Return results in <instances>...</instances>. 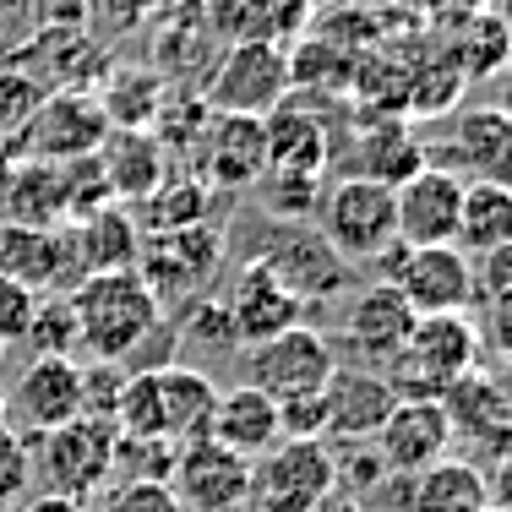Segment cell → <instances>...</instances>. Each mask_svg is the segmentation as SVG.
I'll return each mask as SVG.
<instances>
[{
	"instance_id": "6",
	"label": "cell",
	"mask_w": 512,
	"mask_h": 512,
	"mask_svg": "<svg viewBox=\"0 0 512 512\" xmlns=\"http://www.w3.org/2000/svg\"><path fill=\"white\" fill-rule=\"evenodd\" d=\"M371 267L382 284H393L409 300L414 316L474 306V262L458 246H404V240H393Z\"/></svg>"
},
{
	"instance_id": "44",
	"label": "cell",
	"mask_w": 512,
	"mask_h": 512,
	"mask_svg": "<svg viewBox=\"0 0 512 512\" xmlns=\"http://www.w3.org/2000/svg\"><path fill=\"white\" fill-rule=\"evenodd\" d=\"M11 164H17V158H11V142H0V186H6V175H11Z\"/></svg>"
},
{
	"instance_id": "15",
	"label": "cell",
	"mask_w": 512,
	"mask_h": 512,
	"mask_svg": "<svg viewBox=\"0 0 512 512\" xmlns=\"http://www.w3.org/2000/svg\"><path fill=\"white\" fill-rule=\"evenodd\" d=\"M0 273L39 295H71L82 284V262L71 246V229H28V224H0Z\"/></svg>"
},
{
	"instance_id": "12",
	"label": "cell",
	"mask_w": 512,
	"mask_h": 512,
	"mask_svg": "<svg viewBox=\"0 0 512 512\" xmlns=\"http://www.w3.org/2000/svg\"><path fill=\"white\" fill-rule=\"evenodd\" d=\"M218 256H224V229L191 224V229H169V235H142L137 273L164 306V300L202 295V284L218 273Z\"/></svg>"
},
{
	"instance_id": "33",
	"label": "cell",
	"mask_w": 512,
	"mask_h": 512,
	"mask_svg": "<svg viewBox=\"0 0 512 512\" xmlns=\"http://www.w3.org/2000/svg\"><path fill=\"white\" fill-rule=\"evenodd\" d=\"M355 164H360L355 175H365V180H382V186H398L404 175H414V169L425 164V148L409 137L404 126H393V120H387L382 131H371V137H365V148H360Z\"/></svg>"
},
{
	"instance_id": "43",
	"label": "cell",
	"mask_w": 512,
	"mask_h": 512,
	"mask_svg": "<svg viewBox=\"0 0 512 512\" xmlns=\"http://www.w3.org/2000/svg\"><path fill=\"white\" fill-rule=\"evenodd\" d=\"M17 512H88V502H77V496H55V491H44V496H33V502H22Z\"/></svg>"
},
{
	"instance_id": "13",
	"label": "cell",
	"mask_w": 512,
	"mask_h": 512,
	"mask_svg": "<svg viewBox=\"0 0 512 512\" xmlns=\"http://www.w3.org/2000/svg\"><path fill=\"white\" fill-rule=\"evenodd\" d=\"M371 453L387 474L409 480V474L431 469V463H442L453 453V420H447V409L436 398H398L387 409V420L376 425Z\"/></svg>"
},
{
	"instance_id": "9",
	"label": "cell",
	"mask_w": 512,
	"mask_h": 512,
	"mask_svg": "<svg viewBox=\"0 0 512 512\" xmlns=\"http://www.w3.org/2000/svg\"><path fill=\"white\" fill-rule=\"evenodd\" d=\"M39 474L50 480L55 496L93 502L115 480V425L77 414V420L44 431L39 436Z\"/></svg>"
},
{
	"instance_id": "32",
	"label": "cell",
	"mask_w": 512,
	"mask_h": 512,
	"mask_svg": "<svg viewBox=\"0 0 512 512\" xmlns=\"http://www.w3.org/2000/svg\"><path fill=\"white\" fill-rule=\"evenodd\" d=\"M137 207V229L142 235H169V229H191L207 224V207H213V186H202L197 175H164Z\"/></svg>"
},
{
	"instance_id": "35",
	"label": "cell",
	"mask_w": 512,
	"mask_h": 512,
	"mask_svg": "<svg viewBox=\"0 0 512 512\" xmlns=\"http://www.w3.org/2000/svg\"><path fill=\"white\" fill-rule=\"evenodd\" d=\"M262 202L273 218H311L316 202H322V175H295V169H262Z\"/></svg>"
},
{
	"instance_id": "31",
	"label": "cell",
	"mask_w": 512,
	"mask_h": 512,
	"mask_svg": "<svg viewBox=\"0 0 512 512\" xmlns=\"http://www.w3.org/2000/svg\"><path fill=\"white\" fill-rule=\"evenodd\" d=\"M93 93H99V104H104L115 131H153L158 104L169 99V82L148 66H115L104 77V88H93Z\"/></svg>"
},
{
	"instance_id": "41",
	"label": "cell",
	"mask_w": 512,
	"mask_h": 512,
	"mask_svg": "<svg viewBox=\"0 0 512 512\" xmlns=\"http://www.w3.org/2000/svg\"><path fill=\"white\" fill-rule=\"evenodd\" d=\"M39 289H28V284H17V278H6L0 273V344H22L28 338V327H33V316H39Z\"/></svg>"
},
{
	"instance_id": "23",
	"label": "cell",
	"mask_w": 512,
	"mask_h": 512,
	"mask_svg": "<svg viewBox=\"0 0 512 512\" xmlns=\"http://www.w3.org/2000/svg\"><path fill=\"white\" fill-rule=\"evenodd\" d=\"M409 327H414V311H409V300L398 295L393 284H365L355 300H349V311H344V338L360 349L365 360H393L398 349H404V338H409Z\"/></svg>"
},
{
	"instance_id": "38",
	"label": "cell",
	"mask_w": 512,
	"mask_h": 512,
	"mask_svg": "<svg viewBox=\"0 0 512 512\" xmlns=\"http://www.w3.org/2000/svg\"><path fill=\"white\" fill-rule=\"evenodd\" d=\"M22 344H33V355H71L77 344V316H71V300L66 295H44L39 300V316H33L28 338Z\"/></svg>"
},
{
	"instance_id": "26",
	"label": "cell",
	"mask_w": 512,
	"mask_h": 512,
	"mask_svg": "<svg viewBox=\"0 0 512 512\" xmlns=\"http://www.w3.org/2000/svg\"><path fill=\"white\" fill-rule=\"evenodd\" d=\"M71 246H77V262L82 273H115V267H137V251H142V229H137V213L126 202H104L93 213L71 218Z\"/></svg>"
},
{
	"instance_id": "36",
	"label": "cell",
	"mask_w": 512,
	"mask_h": 512,
	"mask_svg": "<svg viewBox=\"0 0 512 512\" xmlns=\"http://www.w3.org/2000/svg\"><path fill=\"white\" fill-rule=\"evenodd\" d=\"M507 66V28L496 11L485 17H469V44H463V60H458V77L474 82V77H496Z\"/></svg>"
},
{
	"instance_id": "5",
	"label": "cell",
	"mask_w": 512,
	"mask_h": 512,
	"mask_svg": "<svg viewBox=\"0 0 512 512\" xmlns=\"http://www.w3.org/2000/svg\"><path fill=\"white\" fill-rule=\"evenodd\" d=\"M256 262L300 300V306H316V300H333L338 289H349V262L327 246V235L311 224V218H273L262 229V246H256Z\"/></svg>"
},
{
	"instance_id": "30",
	"label": "cell",
	"mask_w": 512,
	"mask_h": 512,
	"mask_svg": "<svg viewBox=\"0 0 512 512\" xmlns=\"http://www.w3.org/2000/svg\"><path fill=\"white\" fill-rule=\"evenodd\" d=\"M262 137H267V169H295V175H322L327 169V137L311 109L284 99L262 115Z\"/></svg>"
},
{
	"instance_id": "10",
	"label": "cell",
	"mask_w": 512,
	"mask_h": 512,
	"mask_svg": "<svg viewBox=\"0 0 512 512\" xmlns=\"http://www.w3.org/2000/svg\"><path fill=\"white\" fill-rule=\"evenodd\" d=\"M333 344L327 333H316L311 322H295L284 333H273L267 344H251L246 349V382L262 387L267 398H300V393H322L327 376H333Z\"/></svg>"
},
{
	"instance_id": "1",
	"label": "cell",
	"mask_w": 512,
	"mask_h": 512,
	"mask_svg": "<svg viewBox=\"0 0 512 512\" xmlns=\"http://www.w3.org/2000/svg\"><path fill=\"white\" fill-rule=\"evenodd\" d=\"M71 316H77V344L93 360H131L142 338L164 322V306L137 267H115V273H88L71 289Z\"/></svg>"
},
{
	"instance_id": "42",
	"label": "cell",
	"mask_w": 512,
	"mask_h": 512,
	"mask_svg": "<svg viewBox=\"0 0 512 512\" xmlns=\"http://www.w3.org/2000/svg\"><path fill=\"white\" fill-rule=\"evenodd\" d=\"M175 338H207L213 349H235V327H229L224 300L197 295V300H191V311H186V322L175 327Z\"/></svg>"
},
{
	"instance_id": "46",
	"label": "cell",
	"mask_w": 512,
	"mask_h": 512,
	"mask_svg": "<svg viewBox=\"0 0 512 512\" xmlns=\"http://www.w3.org/2000/svg\"><path fill=\"white\" fill-rule=\"evenodd\" d=\"M0 360H6V344H0Z\"/></svg>"
},
{
	"instance_id": "24",
	"label": "cell",
	"mask_w": 512,
	"mask_h": 512,
	"mask_svg": "<svg viewBox=\"0 0 512 512\" xmlns=\"http://www.w3.org/2000/svg\"><path fill=\"white\" fill-rule=\"evenodd\" d=\"M99 169H104V186L115 202H142L158 180L169 175V148L153 137V131H109L99 142Z\"/></svg>"
},
{
	"instance_id": "11",
	"label": "cell",
	"mask_w": 512,
	"mask_h": 512,
	"mask_svg": "<svg viewBox=\"0 0 512 512\" xmlns=\"http://www.w3.org/2000/svg\"><path fill=\"white\" fill-rule=\"evenodd\" d=\"M169 491H175L180 512H240L251 502V463L213 436L180 442L175 463H169Z\"/></svg>"
},
{
	"instance_id": "27",
	"label": "cell",
	"mask_w": 512,
	"mask_h": 512,
	"mask_svg": "<svg viewBox=\"0 0 512 512\" xmlns=\"http://www.w3.org/2000/svg\"><path fill=\"white\" fill-rule=\"evenodd\" d=\"M153 398H158V425H164V442H197L207 436V420H213V398L218 387L207 382L202 371H186V365H153Z\"/></svg>"
},
{
	"instance_id": "28",
	"label": "cell",
	"mask_w": 512,
	"mask_h": 512,
	"mask_svg": "<svg viewBox=\"0 0 512 512\" xmlns=\"http://www.w3.org/2000/svg\"><path fill=\"white\" fill-rule=\"evenodd\" d=\"M0 224H28V229H60L66 224V186H60V164L39 158H17L0 186Z\"/></svg>"
},
{
	"instance_id": "2",
	"label": "cell",
	"mask_w": 512,
	"mask_h": 512,
	"mask_svg": "<svg viewBox=\"0 0 512 512\" xmlns=\"http://www.w3.org/2000/svg\"><path fill=\"white\" fill-rule=\"evenodd\" d=\"M485 355V333L469 311H431L414 316L404 349L387 360V387L398 398H442L458 376H469Z\"/></svg>"
},
{
	"instance_id": "17",
	"label": "cell",
	"mask_w": 512,
	"mask_h": 512,
	"mask_svg": "<svg viewBox=\"0 0 512 512\" xmlns=\"http://www.w3.org/2000/svg\"><path fill=\"white\" fill-rule=\"evenodd\" d=\"M393 404H398V393L387 387L382 371L333 365V376H327V387H322V442L365 447Z\"/></svg>"
},
{
	"instance_id": "29",
	"label": "cell",
	"mask_w": 512,
	"mask_h": 512,
	"mask_svg": "<svg viewBox=\"0 0 512 512\" xmlns=\"http://www.w3.org/2000/svg\"><path fill=\"white\" fill-rule=\"evenodd\" d=\"M453 246L463 256H485L496 246H512V191H507V180H463Z\"/></svg>"
},
{
	"instance_id": "21",
	"label": "cell",
	"mask_w": 512,
	"mask_h": 512,
	"mask_svg": "<svg viewBox=\"0 0 512 512\" xmlns=\"http://www.w3.org/2000/svg\"><path fill=\"white\" fill-rule=\"evenodd\" d=\"M436 404L447 409L453 420V436H469L485 458H502L507 453V431H512V414H507V387L496 371H480L474 365L469 376H458Z\"/></svg>"
},
{
	"instance_id": "19",
	"label": "cell",
	"mask_w": 512,
	"mask_h": 512,
	"mask_svg": "<svg viewBox=\"0 0 512 512\" xmlns=\"http://www.w3.org/2000/svg\"><path fill=\"white\" fill-rule=\"evenodd\" d=\"M507 158H512V120L502 104H485V109H463L453 120V137L442 148H425V164L436 169H469L463 180H502L507 175Z\"/></svg>"
},
{
	"instance_id": "25",
	"label": "cell",
	"mask_w": 512,
	"mask_h": 512,
	"mask_svg": "<svg viewBox=\"0 0 512 512\" xmlns=\"http://www.w3.org/2000/svg\"><path fill=\"white\" fill-rule=\"evenodd\" d=\"M207 436L251 463V458H262L267 447L278 442V404L262 393V387H251V382L246 387H229V393L213 398Z\"/></svg>"
},
{
	"instance_id": "18",
	"label": "cell",
	"mask_w": 512,
	"mask_h": 512,
	"mask_svg": "<svg viewBox=\"0 0 512 512\" xmlns=\"http://www.w3.org/2000/svg\"><path fill=\"white\" fill-rule=\"evenodd\" d=\"M393 480V507L398 512H496V485L491 474L480 469L474 458H442L431 469L409 474H387Z\"/></svg>"
},
{
	"instance_id": "7",
	"label": "cell",
	"mask_w": 512,
	"mask_h": 512,
	"mask_svg": "<svg viewBox=\"0 0 512 512\" xmlns=\"http://www.w3.org/2000/svg\"><path fill=\"white\" fill-rule=\"evenodd\" d=\"M109 115L93 88H50L39 109L28 115V126L11 137V158H39V164H71V158L99 153L109 137Z\"/></svg>"
},
{
	"instance_id": "34",
	"label": "cell",
	"mask_w": 512,
	"mask_h": 512,
	"mask_svg": "<svg viewBox=\"0 0 512 512\" xmlns=\"http://www.w3.org/2000/svg\"><path fill=\"white\" fill-rule=\"evenodd\" d=\"M44 93H50V82L33 66H22V60H6V66H0V142H11L28 126V115L39 109Z\"/></svg>"
},
{
	"instance_id": "3",
	"label": "cell",
	"mask_w": 512,
	"mask_h": 512,
	"mask_svg": "<svg viewBox=\"0 0 512 512\" xmlns=\"http://www.w3.org/2000/svg\"><path fill=\"white\" fill-rule=\"evenodd\" d=\"M338 491V458L322 436H278L262 458H251L256 512H316Z\"/></svg>"
},
{
	"instance_id": "8",
	"label": "cell",
	"mask_w": 512,
	"mask_h": 512,
	"mask_svg": "<svg viewBox=\"0 0 512 512\" xmlns=\"http://www.w3.org/2000/svg\"><path fill=\"white\" fill-rule=\"evenodd\" d=\"M295 60L273 39H240L235 50L213 66V82L202 88V104L218 115H267L289 99Z\"/></svg>"
},
{
	"instance_id": "16",
	"label": "cell",
	"mask_w": 512,
	"mask_h": 512,
	"mask_svg": "<svg viewBox=\"0 0 512 512\" xmlns=\"http://www.w3.org/2000/svg\"><path fill=\"white\" fill-rule=\"evenodd\" d=\"M458 197H463V175H453V169L420 164L414 175H404L393 186L398 240H404V246H453Z\"/></svg>"
},
{
	"instance_id": "14",
	"label": "cell",
	"mask_w": 512,
	"mask_h": 512,
	"mask_svg": "<svg viewBox=\"0 0 512 512\" xmlns=\"http://www.w3.org/2000/svg\"><path fill=\"white\" fill-rule=\"evenodd\" d=\"M191 148H197V180L213 191H246L267 169L262 115H218V109H207Z\"/></svg>"
},
{
	"instance_id": "4",
	"label": "cell",
	"mask_w": 512,
	"mask_h": 512,
	"mask_svg": "<svg viewBox=\"0 0 512 512\" xmlns=\"http://www.w3.org/2000/svg\"><path fill=\"white\" fill-rule=\"evenodd\" d=\"M311 224L327 235L344 262H376L387 246L398 240L393 224V186L365 175H344L333 186H322V202H316Z\"/></svg>"
},
{
	"instance_id": "39",
	"label": "cell",
	"mask_w": 512,
	"mask_h": 512,
	"mask_svg": "<svg viewBox=\"0 0 512 512\" xmlns=\"http://www.w3.org/2000/svg\"><path fill=\"white\" fill-rule=\"evenodd\" d=\"M126 376L131 371L120 360H88V365H82V414H88V420H109V425H115V404H120Z\"/></svg>"
},
{
	"instance_id": "40",
	"label": "cell",
	"mask_w": 512,
	"mask_h": 512,
	"mask_svg": "<svg viewBox=\"0 0 512 512\" xmlns=\"http://www.w3.org/2000/svg\"><path fill=\"white\" fill-rule=\"evenodd\" d=\"M88 512H180V502L164 480H120V485H104L99 507Z\"/></svg>"
},
{
	"instance_id": "37",
	"label": "cell",
	"mask_w": 512,
	"mask_h": 512,
	"mask_svg": "<svg viewBox=\"0 0 512 512\" xmlns=\"http://www.w3.org/2000/svg\"><path fill=\"white\" fill-rule=\"evenodd\" d=\"M33 485V447L11 420H0V512H17Z\"/></svg>"
},
{
	"instance_id": "22",
	"label": "cell",
	"mask_w": 512,
	"mask_h": 512,
	"mask_svg": "<svg viewBox=\"0 0 512 512\" xmlns=\"http://www.w3.org/2000/svg\"><path fill=\"white\" fill-rule=\"evenodd\" d=\"M224 311H229V327H235V349L240 344L251 349V344H267L273 333H284V327H295L306 306H300V300L251 256V262L240 267L235 289L224 295Z\"/></svg>"
},
{
	"instance_id": "45",
	"label": "cell",
	"mask_w": 512,
	"mask_h": 512,
	"mask_svg": "<svg viewBox=\"0 0 512 512\" xmlns=\"http://www.w3.org/2000/svg\"><path fill=\"white\" fill-rule=\"evenodd\" d=\"M6 414H11V409H6V387H0V420H6Z\"/></svg>"
},
{
	"instance_id": "20",
	"label": "cell",
	"mask_w": 512,
	"mask_h": 512,
	"mask_svg": "<svg viewBox=\"0 0 512 512\" xmlns=\"http://www.w3.org/2000/svg\"><path fill=\"white\" fill-rule=\"evenodd\" d=\"M6 409L22 414V431H55L82 414V365L71 355H33L17 376V393H6Z\"/></svg>"
}]
</instances>
